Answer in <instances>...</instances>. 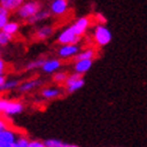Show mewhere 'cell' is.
<instances>
[{
	"label": "cell",
	"instance_id": "ba28073f",
	"mask_svg": "<svg viewBox=\"0 0 147 147\" xmlns=\"http://www.w3.org/2000/svg\"><path fill=\"white\" fill-rule=\"evenodd\" d=\"M17 141L16 134L10 129L0 130V145H11Z\"/></svg>",
	"mask_w": 147,
	"mask_h": 147
},
{
	"label": "cell",
	"instance_id": "44dd1931",
	"mask_svg": "<svg viewBox=\"0 0 147 147\" xmlns=\"http://www.w3.org/2000/svg\"><path fill=\"white\" fill-rule=\"evenodd\" d=\"M19 85V82L17 79H12V80H7L5 83L4 86L0 87V90L1 91H7V90H11V89H16V87ZM19 87V86H18Z\"/></svg>",
	"mask_w": 147,
	"mask_h": 147
},
{
	"label": "cell",
	"instance_id": "f1b7e54d",
	"mask_svg": "<svg viewBox=\"0 0 147 147\" xmlns=\"http://www.w3.org/2000/svg\"><path fill=\"white\" fill-rule=\"evenodd\" d=\"M6 82H7V80H6V78H5L4 76H1V77H0V87H1V86H4Z\"/></svg>",
	"mask_w": 147,
	"mask_h": 147
},
{
	"label": "cell",
	"instance_id": "9a60e30c",
	"mask_svg": "<svg viewBox=\"0 0 147 147\" xmlns=\"http://www.w3.org/2000/svg\"><path fill=\"white\" fill-rule=\"evenodd\" d=\"M51 34H53V28L46 25V26H42L38 29L37 32H36V36H37L40 40H45V38L49 37Z\"/></svg>",
	"mask_w": 147,
	"mask_h": 147
},
{
	"label": "cell",
	"instance_id": "3957f363",
	"mask_svg": "<svg viewBox=\"0 0 147 147\" xmlns=\"http://www.w3.org/2000/svg\"><path fill=\"white\" fill-rule=\"evenodd\" d=\"M94 41L98 46H105L111 41V32L104 25H97L94 29Z\"/></svg>",
	"mask_w": 147,
	"mask_h": 147
},
{
	"label": "cell",
	"instance_id": "7402d4cb",
	"mask_svg": "<svg viewBox=\"0 0 147 147\" xmlns=\"http://www.w3.org/2000/svg\"><path fill=\"white\" fill-rule=\"evenodd\" d=\"M46 145V147H63L65 144L60 140H56V139H48V140L43 141Z\"/></svg>",
	"mask_w": 147,
	"mask_h": 147
},
{
	"label": "cell",
	"instance_id": "ffe728a7",
	"mask_svg": "<svg viewBox=\"0 0 147 147\" xmlns=\"http://www.w3.org/2000/svg\"><path fill=\"white\" fill-rule=\"evenodd\" d=\"M9 13L10 11H7L4 7H0V28H1V30L5 25L9 24Z\"/></svg>",
	"mask_w": 147,
	"mask_h": 147
},
{
	"label": "cell",
	"instance_id": "4316f807",
	"mask_svg": "<svg viewBox=\"0 0 147 147\" xmlns=\"http://www.w3.org/2000/svg\"><path fill=\"white\" fill-rule=\"evenodd\" d=\"M29 147H46V145H45V142H42V141L32 140V141H30V145H29Z\"/></svg>",
	"mask_w": 147,
	"mask_h": 147
},
{
	"label": "cell",
	"instance_id": "6da1fadb",
	"mask_svg": "<svg viewBox=\"0 0 147 147\" xmlns=\"http://www.w3.org/2000/svg\"><path fill=\"white\" fill-rule=\"evenodd\" d=\"M23 104L17 100H9V99H0V111L7 116H14L23 111Z\"/></svg>",
	"mask_w": 147,
	"mask_h": 147
},
{
	"label": "cell",
	"instance_id": "ac0fdd59",
	"mask_svg": "<svg viewBox=\"0 0 147 147\" xmlns=\"http://www.w3.org/2000/svg\"><path fill=\"white\" fill-rule=\"evenodd\" d=\"M49 14H50V12L47 11V10H45V11H40L37 14H35L34 17L29 18V19H28V23H29V24H32V23H36V22L42 20V19H46V18L49 16Z\"/></svg>",
	"mask_w": 147,
	"mask_h": 147
},
{
	"label": "cell",
	"instance_id": "277c9868",
	"mask_svg": "<svg viewBox=\"0 0 147 147\" xmlns=\"http://www.w3.org/2000/svg\"><path fill=\"white\" fill-rule=\"evenodd\" d=\"M79 40H80V37L76 35V32L72 29V26H68L67 29H65V30L57 36V42L62 46L77 45Z\"/></svg>",
	"mask_w": 147,
	"mask_h": 147
},
{
	"label": "cell",
	"instance_id": "9c48e42d",
	"mask_svg": "<svg viewBox=\"0 0 147 147\" xmlns=\"http://www.w3.org/2000/svg\"><path fill=\"white\" fill-rule=\"evenodd\" d=\"M92 60H82V61H77L74 65V71L76 73H79V74H84L92 67Z\"/></svg>",
	"mask_w": 147,
	"mask_h": 147
},
{
	"label": "cell",
	"instance_id": "484cf974",
	"mask_svg": "<svg viewBox=\"0 0 147 147\" xmlns=\"http://www.w3.org/2000/svg\"><path fill=\"white\" fill-rule=\"evenodd\" d=\"M16 142L19 147H29V145H30V141H29L25 136H19Z\"/></svg>",
	"mask_w": 147,
	"mask_h": 147
},
{
	"label": "cell",
	"instance_id": "52a82bcc",
	"mask_svg": "<svg viewBox=\"0 0 147 147\" xmlns=\"http://www.w3.org/2000/svg\"><path fill=\"white\" fill-rule=\"evenodd\" d=\"M68 9V3L66 0H54L50 5V12H53L56 16H61Z\"/></svg>",
	"mask_w": 147,
	"mask_h": 147
},
{
	"label": "cell",
	"instance_id": "7c38bea8",
	"mask_svg": "<svg viewBox=\"0 0 147 147\" xmlns=\"http://www.w3.org/2000/svg\"><path fill=\"white\" fill-rule=\"evenodd\" d=\"M22 4H23L22 0H1V7L6 9L7 11L19 9L22 6Z\"/></svg>",
	"mask_w": 147,
	"mask_h": 147
},
{
	"label": "cell",
	"instance_id": "2e32d148",
	"mask_svg": "<svg viewBox=\"0 0 147 147\" xmlns=\"http://www.w3.org/2000/svg\"><path fill=\"white\" fill-rule=\"evenodd\" d=\"M46 61H47V60H46V59H43V57L37 59V60H34V61L29 62V63L25 66V69H26V71H30V69H36V68H42L43 66H45Z\"/></svg>",
	"mask_w": 147,
	"mask_h": 147
},
{
	"label": "cell",
	"instance_id": "1f68e13d",
	"mask_svg": "<svg viewBox=\"0 0 147 147\" xmlns=\"http://www.w3.org/2000/svg\"><path fill=\"white\" fill-rule=\"evenodd\" d=\"M4 67H5L4 60H0V72H3V71H4Z\"/></svg>",
	"mask_w": 147,
	"mask_h": 147
},
{
	"label": "cell",
	"instance_id": "30bf717a",
	"mask_svg": "<svg viewBox=\"0 0 147 147\" xmlns=\"http://www.w3.org/2000/svg\"><path fill=\"white\" fill-rule=\"evenodd\" d=\"M60 67H61V62L57 59H49V60L46 61L45 66L42 67V71L46 73H53Z\"/></svg>",
	"mask_w": 147,
	"mask_h": 147
},
{
	"label": "cell",
	"instance_id": "e0dca14e",
	"mask_svg": "<svg viewBox=\"0 0 147 147\" xmlns=\"http://www.w3.org/2000/svg\"><path fill=\"white\" fill-rule=\"evenodd\" d=\"M84 84H85V80H84V78H82L80 80H77V82L72 83V84H69V85H66V87H67V92H68V93L76 92V91H78V90L82 89V87L84 86Z\"/></svg>",
	"mask_w": 147,
	"mask_h": 147
},
{
	"label": "cell",
	"instance_id": "f546056e",
	"mask_svg": "<svg viewBox=\"0 0 147 147\" xmlns=\"http://www.w3.org/2000/svg\"><path fill=\"white\" fill-rule=\"evenodd\" d=\"M7 127H6V123L4 121H0V130H6Z\"/></svg>",
	"mask_w": 147,
	"mask_h": 147
},
{
	"label": "cell",
	"instance_id": "8992f818",
	"mask_svg": "<svg viewBox=\"0 0 147 147\" xmlns=\"http://www.w3.org/2000/svg\"><path fill=\"white\" fill-rule=\"evenodd\" d=\"M57 53H59V56H61V57H71V56L76 57L79 54V47L77 45L62 46L57 50Z\"/></svg>",
	"mask_w": 147,
	"mask_h": 147
},
{
	"label": "cell",
	"instance_id": "4dcf8cb0",
	"mask_svg": "<svg viewBox=\"0 0 147 147\" xmlns=\"http://www.w3.org/2000/svg\"><path fill=\"white\" fill-rule=\"evenodd\" d=\"M0 147H19V146L17 145V142H14L11 145H0Z\"/></svg>",
	"mask_w": 147,
	"mask_h": 147
},
{
	"label": "cell",
	"instance_id": "d6a6232c",
	"mask_svg": "<svg viewBox=\"0 0 147 147\" xmlns=\"http://www.w3.org/2000/svg\"><path fill=\"white\" fill-rule=\"evenodd\" d=\"M69 147H79V146H77V145H69Z\"/></svg>",
	"mask_w": 147,
	"mask_h": 147
},
{
	"label": "cell",
	"instance_id": "603a6c76",
	"mask_svg": "<svg viewBox=\"0 0 147 147\" xmlns=\"http://www.w3.org/2000/svg\"><path fill=\"white\" fill-rule=\"evenodd\" d=\"M67 79H68V76L66 74L65 72H57L53 77V80L55 83H66L67 82Z\"/></svg>",
	"mask_w": 147,
	"mask_h": 147
},
{
	"label": "cell",
	"instance_id": "7a4b0ae2",
	"mask_svg": "<svg viewBox=\"0 0 147 147\" xmlns=\"http://www.w3.org/2000/svg\"><path fill=\"white\" fill-rule=\"evenodd\" d=\"M41 11V6L36 1H29L24 5H22L18 9V16L23 19H29L34 17L35 14H37Z\"/></svg>",
	"mask_w": 147,
	"mask_h": 147
},
{
	"label": "cell",
	"instance_id": "d6986e66",
	"mask_svg": "<svg viewBox=\"0 0 147 147\" xmlns=\"http://www.w3.org/2000/svg\"><path fill=\"white\" fill-rule=\"evenodd\" d=\"M18 28H19L18 23H16V22H9V24L4 26L3 31L6 32V34H9V35H11V36H13L14 34L18 31Z\"/></svg>",
	"mask_w": 147,
	"mask_h": 147
},
{
	"label": "cell",
	"instance_id": "836d02e7",
	"mask_svg": "<svg viewBox=\"0 0 147 147\" xmlns=\"http://www.w3.org/2000/svg\"><path fill=\"white\" fill-rule=\"evenodd\" d=\"M63 147H69V145H67V144H65V146Z\"/></svg>",
	"mask_w": 147,
	"mask_h": 147
},
{
	"label": "cell",
	"instance_id": "cb8c5ba5",
	"mask_svg": "<svg viewBox=\"0 0 147 147\" xmlns=\"http://www.w3.org/2000/svg\"><path fill=\"white\" fill-rule=\"evenodd\" d=\"M11 38H12V36H11V35L6 34V32H4V31L0 32V45H1L3 47L6 46L7 43L11 41Z\"/></svg>",
	"mask_w": 147,
	"mask_h": 147
},
{
	"label": "cell",
	"instance_id": "5bb4252c",
	"mask_svg": "<svg viewBox=\"0 0 147 147\" xmlns=\"http://www.w3.org/2000/svg\"><path fill=\"white\" fill-rule=\"evenodd\" d=\"M94 50L93 49H86L84 51H80V53L74 57L76 61H82V60H92L93 56H94Z\"/></svg>",
	"mask_w": 147,
	"mask_h": 147
},
{
	"label": "cell",
	"instance_id": "5b68a950",
	"mask_svg": "<svg viewBox=\"0 0 147 147\" xmlns=\"http://www.w3.org/2000/svg\"><path fill=\"white\" fill-rule=\"evenodd\" d=\"M89 24H90V20L87 17H82V18H79L77 22L72 26V29L74 30L76 35L79 36V37H82V35L86 31V29L89 28Z\"/></svg>",
	"mask_w": 147,
	"mask_h": 147
},
{
	"label": "cell",
	"instance_id": "4fadbf2b",
	"mask_svg": "<svg viewBox=\"0 0 147 147\" xmlns=\"http://www.w3.org/2000/svg\"><path fill=\"white\" fill-rule=\"evenodd\" d=\"M40 85V80H29V82L25 83H22L18 87V91L19 92H28L32 89H35L36 86Z\"/></svg>",
	"mask_w": 147,
	"mask_h": 147
},
{
	"label": "cell",
	"instance_id": "8fae6325",
	"mask_svg": "<svg viewBox=\"0 0 147 147\" xmlns=\"http://www.w3.org/2000/svg\"><path fill=\"white\" fill-rule=\"evenodd\" d=\"M61 94V90L57 89V87H47V89L42 90V96L48 99H53L56 98Z\"/></svg>",
	"mask_w": 147,
	"mask_h": 147
},
{
	"label": "cell",
	"instance_id": "83f0119b",
	"mask_svg": "<svg viewBox=\"0 0 147 147\" xmlns=\"http://www.w3.org/2000/svg\"><path fill=\"white\" fill-rule=\"evenodd\" d=\"M96 19L100 23V25H103V24L107 23V18L103 16V13H97V14H96Z\"/></svg>",
	"mask_w": 147,
	"mask_h": 147
},
{
	"label": "cell",
	"instance_id": "d4e9b609",
	"mask_svg": "<svg viewBox=\"0 0 147 147\" xmlns=\"http://www.w3.org/2000/svg\"><path fill=\"white\" fill-rule=\"evenodd\" d=\"M83 78V76L82 74H79V73H73V74H71V76H68V79H67V82H66V85H69V84H72V83H74V82H77V80H80Z\"/></svg>",
	"mask_w": 147,
	"mask_h": 147
}]
</instances>
